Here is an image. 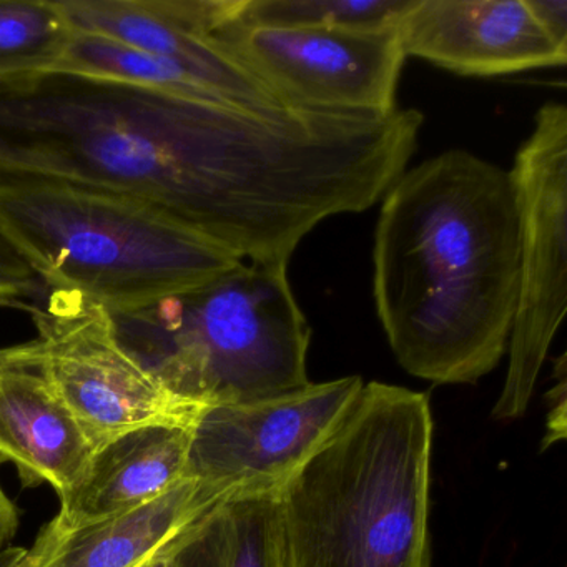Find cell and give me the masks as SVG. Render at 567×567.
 Instances as JSON below:
<instances>
[{"label": "cell", "mask_w": 567, "mask_h": 567, "mask_svg": "<svg viewBox=\"0 0 567 567\" xmlns=\"http://www.w3.org/2000/svg\"><path fill=\"white\" fill-rule=\"evenodd\" d=\"M406 165L393 115L247 109L69 72L0 81V172L155 205L247 264L288 265Z\"/></svg>", "instance_id": "1"}, {"label": "cell", "mask_w": 567, "mask_h": 567, "mask_svg": "<svg viewBox=\"0 0 567 567\" xmlns=\"http://www.w3.org/2000/svg\"><path fill=\"white\" fill-rule=\"evenodd\" d=\"M519 288L509 171L453 148L383 197L373 297L398 363L436 384L476 383L507 353Z\"/></svg>", "instance_id": "2"}, {"label": "cell", "mask_w": 567, "mask_h": 567, "mask_svg": "<svg viewBox=\"0 0 567 567\" xmlns=\"http://www.w3.org/2000/svg\"><path fill=\"white\" fill-rule=\"evenodd\" d=\"M426 394L363 384L280 493L284 567H431Z\"/></svg>", "instance_id": "3"}, {"label": "cell", "mask_w": 567, "mask_h": 567, "mask_svg": "<svg viewBox=\"0 0 567 567\" xmlns=\"http://www.w3.org/2000/svg\"><path fill=\"white\" fill-rule=\"evenodd\" d=\"M0 235L51 291L131 313L245 264L138 198L0 172Z\"/></svg>", "instance_id": "4"}, {"label": "cell", "mask_w": 567, "mask_h": 567, "mask_svg": "<svg viewBox=\"0 0 567 567\" xmlns=\"http://www.w3.org/2000/svg\"><path fill=\"white\" fill-rule=\"evenodd\" d=\"M111 317L122 347L142 367L207 410L310 384L311 330L288 265L245 261L200 287Z\"/></svg>", "instance_id": "5"}, {"label": "cell", "mask_w": 567, "mask_h": 567, "mask_svg": "<svg viewBox=\"0 0 567 567\" xmlns=\"http://www.w3.org/2000/svg\"><path fill=\"white\" fill-rule=\"evenodd\" d=\"M29 341L49 386L74 414L94 450L144 427L197 426L207 408L168 390L118 341L111 313L72 291L49 290L32 311Z\"/></svg>", "instance_id": "6"}, {"label": "cell", "mask_w": 567, "mask_h": 567, "mask_svg": "<svg viewBox=\"0 0 567 567\" xmlns=\"http://www.w3.org/2000/svg\"><path fill=\"white\" fill-rule=\"evenodd\" d=\"M519 218V288L496 420L526 413L567 311V107L546 102L509 171Z\"/></svg>", "instance_id": "7"}, {"label": "cell", "mask_w": 567, "mask_h": 567, "mask_svg": "<svg viewBox=\"0 0 567 567\" xmlns=\"http://www.w3.org/2000/svg\"><path fill=\"white\" fill-rule=\"evenodd\" d=\"M212 38L291 107L391 114L406 55L396 25L383 29L245 25Z\"/></svg>", "instance_id": "8"}, {"label": "cell", "mask_w": 567, "mask_h": 567, "mask_svg": "<svg viewBox=\"0 0 567 567\" xmlns=\"http://www.w3.org/2000/svg\"><path fill=\"white\" fill-rule=\"evenodd\" d=\"M363 384L360 377H347L208 408L192 433L188 477L227 497L280 494L337 431Z\"/></svg>", "instance_id": "9"}, {"label": "cell", "mask_w": 567, "mask_h": 567, "mask_svg": "<svg viewBox=\"0 0 567 567\" xmlns=\"http://www.w3.org/2000/svg\"><path fill=\"white\" fill-rule=\"evenodd\" d=\"M406 58L466 78L564 68L524 0H413L396 22Z\"/></svg>", "instance_id": "10"}, {"label": "cell", "mask_w": 567, "mask_h": 567, "mask_svg": "<svg viewBox=\"0 0 567 567\" xmlns=\"http://www.w3.org/2000/svg\"><path fill=\"white\" fill-rule=\"evenodd\" d=\"M55 4L75 32L165 55L251 94L281 101L212 38L235 19L241 0H55Z\"/></svg>", "instance_id": "11"}, {"label": "cell", "mask_w": 567, "mask_h": 567, "mask_svg": "<svg viewBox=\"0 0 567 567\" xmlns=\"http://www.w3.org/2000/svg\"><path fill=\"white\" fill-rule=\"evenodd\" d=\"M95 450L74 414L35 367L29 343L0 360V463H12L25 487H74Z\"/></svg>", "instance_id": "12"}, {"label": "cell", "mask_w": 567, "mask_h": 567, "mask_svg": "<svg viewBox=\"0 0 567 567\" xmlns=\"http://www.w3.org/2000/svg\"><path fill=\"white\" fill-rule=\"evenodd\" d=\"M192 430L144 427L95 451L84 476L59 496L44 527L59 534L124 516L154 503L188 477Z\"/></svg>", "instance_id": "13"}, {"label": "cell", "mask_w": 567, "mask_h": 567, "mask_svg": "<svg viewBox=\"0 0 567 567\" xmlns=\"http://www.w3.org/2000/svg\"><path fill=\"white\" fill-rule=\"evenodd\" d=\"M224 499L217 487L187 477L124 516L59 534L41 529L18 567H141L158 559L168 544Z\"/></svg>", "instance_id": "14"}, {"label": "cell", "mask_w": 567, "mask_h": 567, "mask_svg": "<svg viewBox=\"0 0 567 567\" xmlns=\"http://www.w3.org/2000/svg\"><path fill=\"white\" fill-rule=\"evenodd\" d=\"M280 494L220 501L165 547L164 567H284Z\"/></svg>", "instance_id": "15"}, {"label": "cell", "mask_w": 567, "mask_h": 567, "mask_svg": "<svg viewBox=\"0 0 567 567\" xmlns=\"http://www.w3.org/2000/svg\"><path fill=\"white\" fill-rule=\"evenodd\" d=\"M72 35L55 0H0V81L52 71Z\"/></svg>", "instance_id": "16"}, {"label": "cell", "mask_w": 567, "mask_h": 567, "mask_svg": "<svg viewBox=\"0 0 567 567\" xmlns=\"http://www.w3.org/2000/svg\"><path fill=\"white\" fill-rule=\"evenodd\" d=\"M413 0H241L245 25L383 29L396 25Z\"/></svg>", "instance_id": "17"}, {"label": "cell", "mask_w": 567, "mask_h": 567, "mask_svg": "<svg viewBox=\"0 0 567 567\" xmlns=\"http://www.w3.org/2000/svg\"><path fill=\"white\" fill-rule=\"evenodd\" d=\"M42 284L24 258L0 235V307L32 310Z\"/></svg>", "instance_id": "18"}, {"label": "cell", "mask_w": 567, "mask_h": 567, "mask_svg": "<svg viewBox=\"0 0 567 567\" xmlns=\"http://www.w3.org/2000/svg\"><path fill=\"white\" fill-rule=\"evenodd\" d=\"M534 21L559 51L567 54V0H524Z\"/></svg>", "instance_id": "19"}, {"label": "cell", "mask_w": 567, "mask_h": 567, "mask_svg": "<svg viewBox=\"0 0 567 567\" xmlns=\"http://www.w3.org/2000/svg\"><path fill=\"white\" fill-rule=\"evenodd\" d=\"M21 511L0 486V567H18L24 549H12L11 540L18 534Z\"/></svg>", "instance_id": "20"}, {"label": "cell", "mask_w": 567, "mask_h": 567, "mask_svg": "<svg viewBox=\"0 0 567 567\" xmlns=\"http://www.w3.org/2000/svg\"><path fill=\"white\" fill-rule=\"evenodd\" d=\"M155 563H157V559L151 560V563H145L144 566L141 567H155Z\"/></svg>", "instance_id": "21"}, {"label": "cell", "mask_w": 567, "mask_h": 567, "mask_svg": "<svg viewBox=\"0 0 567 567\" xmlns=\"http://www.w3.org/2000/svg\"><path fill=\"white\" fill-rule=\"evenodd\" d=\"M4 350L6 348H0V360H2V357H4ZM2 486V484H0Z\"/></svg>", "instance_id": "22"}, {"label": "cell", "mask_w": 567, "mask_h": 567, "mask_svg": "<svg viewBox=\"0 0 567 567\" xmlns=\"http://www.w3.org/2000/svg\"><path fill=\"white\" fill-rule=\"evenodd\" d=\"M155 567H164L162 566L161 559H157V563H155Z\"/></svg>", "instance_id": "23"}]
</instances>
